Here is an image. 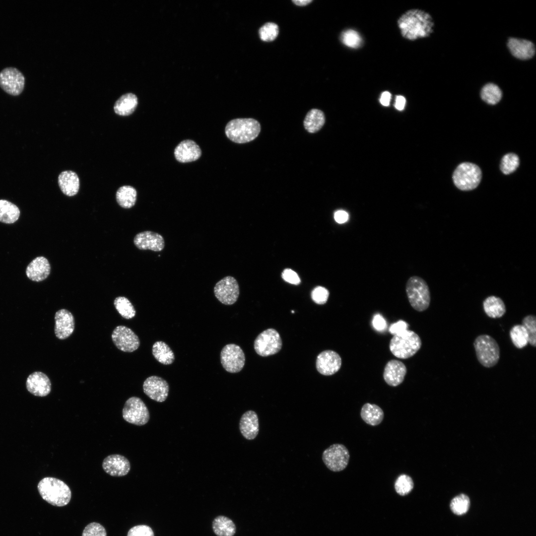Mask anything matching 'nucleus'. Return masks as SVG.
I'll use <instances>...</instances> for the list:
<instances>
[{
  "instance_id": "f257e3e1",
  "label": "nucleus",
  "mask_w": 536,
  "mask_h": 536,
  "mask_svg": "<svg viewBox=\"0 0 536 536\" xmlns=\"http://www.w3.org/2000/svg\"><path fill=\"white\" fill-rule=\"evenodd\" d=\"M397 25L402 37L410 41L429 37L435 27L431 15L417 8L410 9L402 13L397 20Z\"/></svg>"
},
{
  "instance_id": "f03ea898",
  "label": "nucleus",
  "mask_w": 536,
  "mask_h": 536,
  "mask_svg": "<svg viewBox=\"0 0 536 536\" xmlns=\"http://www.w3.org/2000/svg\"><path fill=\"white\" fill-rule=\"evenodd\" d=\"M37 488L42 498L53 506H66L71 499V492L69 487L59 479L44 477L39 481Z\"/></svg>"
},
{
  "instance_id": "7ed1b4c3",
  "label": "nucleus",
  "mask_w": 536,
  "mask_h": 536,
  "mask_svg": "<svg viewBox=\"0 0 536 536\" xmlns=\"http://www.w3.org/2000/svg\"><path fill=\"white\" fill-rule=\"evenodd\" d=\"M261 131V125L252 118H238L231 120L225 127L227 137L238 143L250 142L256 138Z\"/></svg>"
},
{
  "instance_id": "20e7f679",
  "label": "nucleus",
  "mask_w": 536,
  "mask_h": 536,
  "mask_svg": "<svg viewBox=\"0 0 536 536\" xmlns=\"http://www.w3.org/2000/svg\"><path fill=\"white\" fill-rule=\"evenodd\" d=\"M421 340L419 336L410 330L395 335L390 342V349L396 357L401 359H407L415 355L421 347Z\"/></svg>"
},
{
  "instance_id": "39448f33",
  "label": "nucleus",
  "mask_w": 536,
  "mask_h": 536,
  "mask_svg": "<svg viewBox=\"0 0 536 536\" xmlns=\"http://www.w3.org/2000/svg\"><path fill=\"white\" fill-rule=\"evenodd\" d=\"M405 291L411 307L418 312L426 310L429 306L431 297L426 282L418 276L409 277L405 285Z\"/></svg>"
},
{
  "instance_id": "423d86ee",
  "label": "nucleus",
  "mask_w": 536,
  "mask_h": 536,
  "mask_svg": "<svg viewBox=\"0 0 536 536\" xmlns=\"http://www.w3.org/2000/svg\"><path fill=\"white\" fill-rule=\"evenodd\" d=\"M477 359L483 366L490 368L500 359V347L496 340L488 335L477 336L473 342Z\"/></svg>"
},
{
  "instance_id": "0eeeda50",
  "label": "nucleus",
  "mask_w": 536,
  "mask_h": 536,
  "mask_svg": "<svg viewBox=\"0 0 536 536\" xmlns=\"http://www.w3.org/2000/svg\"><path fill=\"white\" fill-rule=\"evenodd\" d=\"M481 176V171L477 165L470 162H464L455 170L453 180L459 189L470 191L478 186Z\"/></svg>"
},
{
  "instance_id": "6e6552de",
  "label": "nucleus",
  "mask_w": 536,
  "mask_h": 536,
  "mask_svg": "<svg viewBox=\"0 0 536 536\" xmlns=\"http://www.w3.org/2000/svg\"><path fill=\"white\" fill-rule=\"evenodd\" d=\"M282 345L279 333L274 329H268L257 336L254 341V347L258 355L267 357L279 352Z\"/></svg>"
},
{
  "instance_id": "1a4fd4ad",
  "label": "nucleus",
  "mask_w": 536,
  "mask_h": 536,
  "mask_svg": "<svg viewBox=\"0 0 536 536\" xmlns=\"http://www.w3.org/2000/svg\"><path fill=\"white\" fill-rule=\"evenodd\" d=\"M123 418L128 422L138 426L146 424L149 419L148 409L138 397H132L128 399L123 408Z\"/></svg>"
},
{
  "instance_id": "9d476101",
  "label": "nucleus",
  "mask_w": 536,
  "mask_h": 536,
  "mask_svg": "<svg viewBox=\"0 0 536 536\" xmlns=\"http://www.w3.org/2000/svg\"><path fill=\"white\" fill-rule=\"evenodd\" d=\"M350 458L347 448L341 444H334L325 449L322 454V460L328 469L334 472L344 469Z\"/></svg>"
},
{
  "instance_id": "9b49d317",
  "label": "nucleus",
  "mask_w": 536,
  "mask_h": 536,
  "mask_svg": "<svg viewBox=\"0 0 536 536\" xmlns=\"http://www.w3.org/2000/svg\"><path fill=\"white\" fill-rule=\"evenodd\" d=\"M220 362L226 371L231 373H238L244 366L245 354L239 345L233 343L228 344L221 351Z\"/></svg>"
},
{
  "instance_id": "f8f14e48",
  "label": "nucleus",
  "mask_w": 536,
  "mask_h": 536,
  "mask_svg": "<svg viewBox=\"0 0 536 536\" xmlns=\"http://www.w3.org/2000/svg\"><path fill=\"white\" fill-rule=\"evenodd\" d=\"M25 77L17 68L8 67L0 72V87L7 93L17 96L23 91Z\"/></svg>"
},
{
  "instance_id": "ddd939ff",
  "label": "nucleus",
  "mask_w": 536,
  "mask_h": 536,
  "mask_svg": "<svg viewBox=\"0 0 536 536\" xmlns=\"http://www.w3.org/2000/svg\"><path fill=\"white\" fill-rule=\"evenodd\" d=\"M213 291L218 301L226 305L234 304L240 293L238 282L231 276H225L219 280L215 284Z\"/></svg>"
},
{
  "instance_id": "4468645a",
  "label": "nucleus",
  "mask_w": 536,
  "mask_h": 536,
  "mask_svg": "<svg viewBox=\"0 0 536 536\" xmlns=\"http://www.w3.org/2000/svg\"><path fill=\"white\" fill-rule=\"evenodd\" d=\"M112 339L116 346L124 352H133L140 345L138 336L125 326H118L115 328L112 332Z\"/></svg>"
},
{
  "instance_id": "2eb2a0df",
  "label": "nucleus",
  "mask_w": 536,
  "mask_h": 536,
  "mask_svg": "<svg viewBox=\"0 0 536 536\" xmlns=\"http://www.w3.org/2000/svg\"><path fill=\"white\" fill-rule=\"evenodd\" d=\"M143 390L149 398L161 402H164L168 397L169 386L167 381L162 378L151 376L144 381Z\"/></svg>"
},
{
  "instance_id": "dca6fc26",
  "label": "nucleus",
  "mask_w": 536,
  "mask_h": 536,
  "mask_svg": "<svg viewBox=\"0 0 536 536\" xmlns=\"http://www.w3.org/2000/svg\"><path fill=\"white\" fill-rule=\"evenodd\" d=\"M316 366L317 371L322 375H332L340 369L341 358L335 351L326 350L317 356Z\"/></svg>"
},
{
  "instance_id": "f3484780",
  "label": "nucleus",
  "mask_w": 536,
  "mask_h": 536,
  "mask_svg": "<svg viewBox=\"0 0 536 536\" xmlns=\"http://www.w3.org/2000/svg\"><path fill=\"white\" fill-rule=\"evenodd\" d=\"M507 47L513 57L522 61L532 59L536 52L534 43L525 39L509 37L507 42Z\"/></svg>"
},
{
  "instance_id": "a211bd4d",
  "label": "nucleus",
  "mask_w": 536,
  "mask_h": 536,
  "mask_svg": "<svg viewBox=\"0 0 536 536\" xmlns=\"http://www.w3.org/2000/svg\"><path fill=\"white\" fill-rule=\"evenodd\" d=\"M135 246L139 250H150L154 252H160L165 247V241L160 234L151 231H145L137 234L134 239Z\"/></svg>"
},
{
  "instance_id": "6ab92c4d",
  "label": "nucleus",
  "mask_w": 536,
  "mask_h": 536,
  "mask_svg": "<svg viewBox=\"0 0 536 536\" xmlns=\"http://www.w3.org/2000/svg\"><path fill=\"white\" fill-rule=\"evenodd\" d=\"M55 334L60 339L68 337L74 329L75 321L71 313L67 309L58 310L55 315Z\"/></svg>"
},
{
  "instance_id": "aec40b11",
  "label": "nucleus",
  "mask_w": 536,
  "mask_h": 536,
  "mask_svg": "<svg viewBox=\"0 0 536 536\" xmlns=\"http://www.w3.org/2000/svg\"><path fill=\"white\" fill-rule=\"evenodd\" d=\"M104 470L113 476H123L128 473L131 469L129 461L124 456L119 454L110 455L106 457L102 463Z\"/></svg>"
},
{
  "instance_id": "412c9836",
  "label": "nucleus",
  "mask_w": 536,
  "mask_h": 536,
  "mask_svg": "<svg viewBox=\"0 0 536 536\" xmlns=\"http://www.w3.org/2000/svg\"><path fill=\"white\" fill-rule=\"evenodd\" d=\"M26 386L27 390L37 397H45L51 391V383L49 377L41 372H34L28 377Z\"/></svg>"
},
{
  "instance_id": "4be33fe9",
  "label": "nucleus",
  "mask_w": 536,
  "mask_h": 536,
  "mask_svg": "<svg viewBox=\"0 0 536 536\" xmlns=\"http://www.w3.org/2000/svg\"><path fill=\"white\" fill-rule=\"evenodd\" d=\"M406 371V367L403 362L397 360H391L385 365L383 378L388 385L396 387L402 383Z\"/></svg>"
},
{
  "instance_id": "5701e85b",
  "label": "nucleus",
  "mask_w": 536,
  "mask_h": 536,
  "mask_svg": "<svg viewBox=\"0 0 536 536\" xmlns=\"http://www.w3.org/2000/svg\"><path fill=\"white\" fill-rule=\"evenodd\" d=\"M201 155V150L200 146L191 139L182 141L174 150V155L176 160L181 163L195 161L198 160Z\"/></svg>"
},
{
  "instance_id": "b1692460",
  "label": "nucleus",
  "mask_w": 536,
  "mask_h": 536,
  "mask_svg": "<svg viewBox=\"0 0 536 536\" xmlns=\"http://www.w3.org/2000/svg\"><path fill=\"white\" fill-rule=\"evenodd\" d=\"M51 271L50 264L44 257H38L33 259L26 269V274L30 280L39 282L45 280Z\"/></svg>"
},
{
  "instance_id": "393cba45",
  "label": "nucleus",
  "mask_w": 536,
  "mask_h": 536,
  "mask_svg": "<svg viewBox=\"0 0 536 536\" xmlns=\"http://www.w3.org/2000/svg\"><path fill=\"white\" fill-rule=\"evenodd\" d=\"M239 429L245 439L249 440L255 439L259 431V418L257 413L252 410L245 412L240 418Z\"/></svg>"
},
{
  "instance_id": "a878e982",
  "label": "nucleus",
  "mask_w": 536,
  "mask_h": 536,
  "mask_svg": "<svg viewBox=\"0 0 536 536\" xmlns=\"http://www.w3.org/2000/svg\"><path fill=\"white\" fill-rule=\"evenodd\" d=\"M58 184L62 192L66 196L71 197L77 194L79 189V179L74 172L66 170L58 177Z\"/></svg>"
},
{
  "instance_id": "bb28decb",
  "label": "nucleus",
  "mask_w": 536,
  "mask_h": 536,
  "mask_svg": "<svg viewBox=\"0 0 536 536\" xmlns=\"http://www.w3.org/2000/svg\"><path fill=\"white\" fill-rule=\"evenodd\" d=\"M360 416L362 420L371 426H377L383 420L384 413L382 409L375 404L365 403L362 407Z\"/></svg>"
},
{
  "instance_id": "cd10ccee",
  "label": "nucleus",
  "mask_w": 536,
  "mask_h": 536,
  "mask_svg": "<svg viewBox=\"0 0 536 536\" xmlns=\"http://www.w3.org/2000/svg\"><path fill=\"white\" fill-rule=\"evenodd\" d=\"M138 104L136 96L132 93L123 95L115 102L114 106L115 112L120 116H128L135 110Z\"/></svg>"
},
{
  "instance_id": "c85d7f7f",
  "label": "nucleus",
  "mask_w": 536,
  "mask_h": 536,
  "mask_svg": "<svg viewBox=\"0 0 536 536\" xmlns=\"http://www.w3.org/2000/svg\"><path fill=\"white\" fill-rule=\"evenodd\" d=\"M483 308L489 317L494 319L502 317L506 311L503 301L493 295L488 296L483 301Z\"/></svg>"
},
{
  "instance_id": "c756f323",
  "label": "nucleus",
  "mask_w": 536,
  "mask_h": 536,
  "mask_svg": "<svg viewBox=\"0 0 536 536\" xmlns=\"http://www.w3.org/2000/svg\"><path fill=\"white\" fill-rule=\"evenodd\" d=\"M152 353L154 358L163 365L171 364L175 360L173 351L162 341H157L153 344Z\"/></svg>"
},
{
  "instance_id": "7c9ffc66",
  "label": "nucleus",
  "mask_w": 536,
  "mask_h": 536,
  "mask_svg": "<svg viewBox=\"0 0 536 536\" xmlns=\"http://www.w3.org/2000/svg\"><path fill=\"white\" fill-rule=\"evenodd\" d=\"M325 122L324 113L320 110L313 109L307 113L304 121V126L308 132L314 133L322 128Z\"/></svg>"
},
{
  "instance_id": "2f4dec72",
  "label": "nucleus",
  "mask_w": 536,
  "mask_h": 536,
  "mask_svg": "<svg viewBox=\"0 0 536 536\" xmlns=\"http://www.w3.org/2000/svg\"><path fill=\"white\" fill-rule=\"evenodd\" d=\"M212 527L217 536H233L236 530L233 522L224 516L216 517L212 522Z\"/></svg>"
},
{
  "instance_id": "473e14b6",
  "label": "nucleus",
  "mask_w": 536,
  "mask_h": 536,
  "mask_svg": "<svg viewBox=\"0 0 536 536\" xmlns=\"http://www.w3.org/2000/svg\"><path fill=\"white\" fill-rule=\"evenodd\" d=\"M481 99L486 103L494 105L499 103L503 96L502 90L495 83H487L480 89Z\"/></svg>"
},
{
  "instance_id": "72a5a7b5",
  "label": "nucleus",
  "mask_w": 536,
  "mask_h": 536,
  "mask_svg": "<svg viewBox=\"0 0 536 536\" xmlns=\"http://www.w3.org/2000/svg\"><path fill=\"white\" fill-rule=\"evenodd\" d=\"M20 211L14 204L5 200H0V222L11 224L19 218Z\"/></svg>"
},
{
  "instance_id": "f704fd0d",
  "label": "nucleus",
  "mask_w": 536,
  "mask_h": 536,
  "mask_svg": "<svg viewBox=\"0 0 536 536\" xmlns=\"http://www.w3.org/2000/svg\"><path fill=\"white\" fill-rule=\"evenodd\" d=\"M136 196V191L134 187L123 186L119 188L116 192V201L122 207L130 208L135 204Z\"/></svg>"
},
{
  "instance_id": "c9c22d12",
  "label": "nucleus",
  "mask_w": 536,
  "mask_h": 536,
  "mask_svg": "<svg viewBox=\"0 0 536 536\" xmlns=\"http://www.w3.org/2000/svg\"><path fill=\"white\" fill-rule=\"evenodd\" d=\"M510 336L514 346L521 349L529 343L528 333L522 325H514L510 331Z\"/></svg>"
},
{
  "instance_id": "e433bc0d",
  "label": "nucleus",
  "mask_w": 536,
  "mask_h": 536,
  "mask_svg": "<svg viewBox=\"0 0 536 536\" xmlns=\"http://www.w3.org/2000/svg\"><path fill=\"white\" fill-rule=\"evenodd\" d=\"M114 304L117 311L124 318L130 319L135 316V310L127 298L117 297L114 300Z\"/></svg>"
},
{
  "instance_id": "4c0bfd02",
  "label": "nucleus",
  "mask_w": 536,
  "mask_h": 536,
  "mask_svg": "<svg viewBox=\"0 0 536 536\" xmlns=\"http://www.w3.org/2000/svg\"><path fill=\"white\" fill-rule=\"evenodd\" d=\"M469 505L470 501L469 497L466 494H461L452 500L450 508L454 514L462 515L468 511Z\"/></svg>"
},
{
  "instance_id": "58836bf2",
  "label": "nucleus",
  "mask_w": 536,
  "mask_h": 536,
  "mask_svg": "<svg viewBox=\"0 0 536 536\" xmlns=\"http://www.w3.org/2000/svg\"><path fill=\"white\" fill-rule=\"evenodd\" d=\"M520 164L519 158L513 153L505 154L502 158L500 163V170L502 172L508 175L514 172Z\"/></svg>"
},
{
  "instance_id": "ea45409f",
  "label": "nucleus",
  "mask_w": 536,
  "mask_h": 536,
  "mask_svg": "<svg viewBox=\"0 0 536 536\" xmlns=\"http://www.w3.org/2000/svg\"><path fill=\"white\" fill-rule=\"evenodd\" d=\"M341 42L351 48H358L362 44V39L360 34L352 29H348L342 32L340 35Z\"/></svg>"
},
{
  "instance_id": "a19ab883",
  "label": "nucleus",
  "mask_w": 536,
  "mask_h": 536,
  "mask_svg": "<svg viewBox=\"0 0 536 536\" xmlns=\"http://www.w3.org/2000/svg\"><path fill=\"white\" fill-rule=\"evenodd\" d=\"M413 486L412 478L405 474L399 475L395 482L396 492L402 496L408 494L412 490Z\"/></svg>"
},
{
  "instance_id": "79ce46f5",
  "label": "nucleus",
  "mask_w": 536,
  "mask_h": 536,
  "mask_svg": "<svg viewBox=\"0 0 536 536\" xmlns=\"http://www.w3.org/2000/svg\"><path fill=\"white\" fill-rule=\"evenodd\" d=\"M529 335V343L532 346L536 345V317L533 315L525 316L522 320V324Z\"/></svg>"
},
{
  "instance_id": "37998d69",
  "label": "nucleus",
  "mask_w": 536,
  "mask_h": 536,
  "mask_svg": "<svg viewBox=\"0 0 536 536\" xmlns=\"http://www.w3.org/2000/svg\"><path fill=\"white\" fill-rule=\"evenodd\" d=\"M262 40L269 42L274 40L278 34V26L273 22H268L263 25L259 30Z\"/></svg>"
},
{
  "instance_id": "c03bdc74",
  "label": "nucleus",
  "mask_w": 536,
  "mask_h": 536,
  "mask_svg": "<svg viewBox=\"0 0 536 536\" xmlns=\"http://www.w3.org/2000/svg\"><path fill=\"white\" fill-rule=\"evenodd\" d=\"M82 536H107V533L103 526L99 523L93 522L85 527Z\"/></svg>"
},
{
  "instance_id": "a18cd8bd",
  "label": "nucleus",
  "mask_w": 536,
  "mask_h": 536,
  "mask_svg": "<svg viewBox=\"0 0 536 536\" xmlns=\"http://www.w3.org/2000/svg\"><path fill=\"white\" fill-rule=\"evenodd\" d=\"M329 292L325 287L318 286L312 292L311 297L313 300L318 304H325L329 298Z\"/></svg>"
},
{
  "instance_id": "49530a36",
  "label": "nucleus",
  "mask_w": 536,
  "mask_h": 536,
  "mask_svg": "<svg viewBox=\"0 0 536 536\" xmlns=\"http://www.w3.org/2000/svg\"><path fill=\"white\" fill-rule=\"evenodd\" d=\"M127 536H154L152 529L148 526L140 525L131 528Z\"/></svg>"
},
{
  "instance_id": "de8ad7c7",
  "label": "nucleus",
  "mask_w": 536,
  "mask_h": 536,
  "mask_svg": "<svg viewBox=\"0 0 536 536\" xmlns=\"http://www.w3.org/2000/svg\"><path fill=\"white\" fill-rule=\"evenodd\" d=\"M282 276L285 281L291 284L297 285L300 282V279L298 274L294 271L289 268H286L283 270Z\"/></svg>"
},
{
  "instance_id": "09e8293b",
  "label": "nucleus",
  "mask_w": 536,
  "mask_h": 536,
  "mask_svg": "<svg viewBox=\"0 0 536 536\" xmlns=\"http://www.w3.org/2000/svg\"><path fill=\"white\" fill-rule=\"evenodd\" d=\"M408 325L403 320H399L391 325L389 332L394 335L400 334L407 330Z\"/></svg>"
},
{
  "instance_id": "8fccbe9b",
  "label": "nucleus",
  "mask_w": 536,
  "mask_h": 536,
  "mask_svg": "<svg viewBox=\"0 0 536 536\" xmlns=\"http://www.w3.org/2000/svg\"><path fill=\"white\" fill-rule=\"evenodd\" d=\"M372 324L374 328L378 331H383L387 328L386 320L379 314H376L374 316Z\"/></svg>"
},
{
  "instance_id": "3c124183",
  "label": "nucleus",
  "mask_w": 536,
  "mask_h": 536,
  "mask_svg": "<svg viewBox=\"0 0 536 536\" xmlns=\"http://www.w3.org/2000/svg\"><path fill=\"white\" fill-rule=\"evenodd\" d=\"M334 218L337 223H343L348 220V214L345 211L339 210L335 212Z\"/></svg>"
},
{
  "instance_id": "603ef678",
  "label": "nucleus",
  "mask_w": 536,
  "mask_h": 536,
  "mask_svg": "<svg viewBox=\"0 0 536 536\" xmlns=\"http://www.w3.org/2000/svg\"><path fill=\"white\" fill-rule=\"evenodd\" d=\"M405 103V98L403 96L398 95L396 97L395 106L397 110H402L404 108Z\"/></svg>"
},
{
  "instance_id": "864d4df0",
  "label": "nucleus",
  "mask_w": 536,
  "mask_h": 536,
  "mask_svg": "<svg viewBox=\"0 0 536 536\" xmlns=\"http://www.w3.org/2000/svg\"><path fill=\"white\" fill-rule=\"evenodd\" d=\"M391 99V94L388 91L383 92L380 99L381 104L384 106H388L390 105Z\"/></svg>"
},
{
  "instance_id": "5fc2aeb1",
  "label": "nucleus",
  "mask_w": 536,
  "mask_h": 536,
  "mask_svg": "<svg viewBox=\"0 0 536 536\" xmlns=\"http://www.w3.org/2000/svg\"><path fill=\"white\" fill-rule=\"evenodd\" d=\"M292 1L296 5H299V6H304V5H306L308 4L310 2H312V0H292Z\"/></svg>"
}]
</instances>
